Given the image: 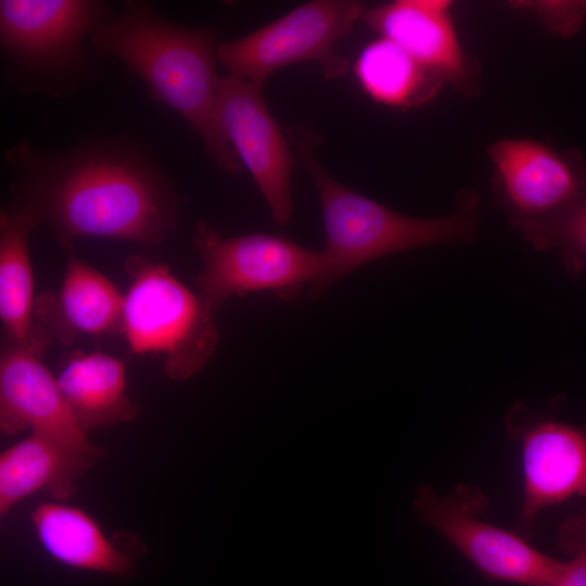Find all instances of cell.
Instances as JSON below:
<instances>
[{"label":"cell","instance_id":"ba28073f","mask_svg":"<svg viewBox=\"0 0 586 586\" xmlns=\"http://www.w3.org/2000/svg\"><path fill=\"white\" fill-rule=\"evenodd\" d=\"M489 500L477 487L459 484L449 495L421 485L413 509L489 581L551 586L562 563L532 547L527 539L479 519Z\"/></svg>","mask_w":586,"mask_h":586},{"label":"cell","instance_id":"d6986e66","mask_svg":"<svg viewBox=\"0 0 586 586\" xmlns=\"http://www.w3.org/2000/svg\"><path fill=\"white\" fill-rule=\"evenodd\" d=\"M353 72L373 101L398 109L426 104L444 82L400 46L383 37L361 49Z\"/></svg>","mask_w":586,"mask_h":586},{"label":"cell","instance_id":"9a60e30c","mask_svg":"<svg viewBox=\"0 0 586 586\" xmlns=\"http://www.w3.org/2000/svg\"><path fill=\"white\" fill-rule=\"evenodd\" d=\"M124 296L89 264L71 255L56 295L35 302V317L63 342L77 334L100 335L122 329Z\"/></svg>","mask_w":586,"mask_h":586},{"label":"cell","instance_id":"8992f818","mask_svg":"<svg viewBox=\"0 0 586 586\" xmlns=\"http://www.w3.org/2000/svg\"><path fill=\"white\" fill-rule=\"evenodd\" d=\"M193 242L203 262L198 277L200 294L215 311L229 297L250 293L269 292L283 301H294L323 272L321 252L280 235L226 238L206 221H200Z\"/></svg>","mask_w":586,"mask_h":586},{"label":"cell","instance_id":"2e32d148","mask_svg":"<svg viewBox=\"0 0 586 586\" xmlns=\"http://www.w3.org/2000/svg\"><path fill=\"white\" fill-rule=\"evenodd\" d=\"M40 225L24 209L0 213V318L12 345L40 354L49 340L35 321L31 232Z\"/></svg>","mask_w":586,"mask_h":586},{"label":"cell","instance_id":"7c38bea8","mask_svg":"<svg viewBox=\"0 0 586 586\" xmlns=\"http://www.w3.org/2000/svg\"><path fill=\"white\" fill-rule=\"evenodd\" d=\"M451 7L447 0H397L365 10L361 20L443 81L469 92L474 87V66L460 44Z\"/></svg>","mask_w":586,"mask_h":586},{"label":"cell","instance_id":"4fadbf2b","mask_svg":"<svg viewBox=\"0 0 586 586\" xmlns=\"http://www.w3.org/2000/svg\"><path fill=\"white\" fill-rule=\"evenodd\" d=\"M524 499L514 533L527 539L537 514L573 495H586V430L542 421L521 431Z\"/></svg>","mask_w":586,"mask_h":586},{"label":"cell","instance_id":"30bf717a","mask_svg":"<svg viewBox=\"0 0 586 586\" xmlns=\"http://www.w3.org/2000/svg\"><path fill=\"white\" fill-rule=\"evenodd\" d=\"M487 152L501 193L518 214L514 219L546 218L584 198L586 178L576 153L528 139L501 140Z\"/></svg>","mask_w":586,"mask_h":586},{"label":"cell","instance_id":"ac0fdd59","mask_svg":"<svg viewBox=\"0 0 586 586\" xmlns=\"http://www.w3.org/2000/svg\"><path fill=\"white\" fill-rule=\"evenodd\" d=\"M56 380L86 432L130 421L139 413L127 394L126 367L116 357L79 352L66 361Z\"/></svg>","mask_w":586,"mask_h":586},{"label":"cell","instance_id":"44dd1931","mask_svg":"<svg viewBox=\"0 0 586 586\" xmlns=\"http://www.w3.org/2000/svg\"><path fill=\"white\" fill-rule=\"evenodd\" d=\"M557 539L559 548L572 559L562 563L551 586H586V508L563 521Z\"/></svg>","mask_w":586,"mask_h":586},{"label":"cell","instance_id":"5bb4252c","mask_svg":"<svg viewBox=\"0 0 586 586\" xmlns=\"http://www.w3.org/2000/svg\"><path fill=\"white\" fill-rule=\"evenodd\" d=\"M99 458L31 432L0 456L1 517L42 489L49 491L54 501L67 502L76 494V481Z\"/></svg>","mask_w":586,"mask_h":586},{"label":"cell","instance_id":"5b68a950","mask_svg":"<svg viewBox=\"0 0 586 586\" xmlns=\"http://www.w3.org/2000/svg\"><path fill=\"white\" fill-rule=\"evenodd\" d=\"M133 280L124 296L122 331L136 354L164 358L170 380L201 371L215 354V310L163 264L132 258Z\"/></svg>","mask_w":586,"mask_h":586},{"label":"cell","instance_id":"8fae6325","mask_svg":"<svg viewBox=\"0 0 586 586\" xmlns=\"http://www.w3.org/2000/svg\"><path fill=\"white\" fill-rule=\"evenodd\" d=\"M0 429L4 434L31 429L84 453L103 454L89 441L39 355L12 344L0 359Z\"/></svg>","mask_w":586,"mask_h":586},{"label":"cell","instance_id":"3957f363","mask_svg":"<svg viewBox=\"0 0 586 586\" xmlns=\"http://www.w3.org/2000/svg\"><path fill=\"white\" fill-rule=\"evenodd\" d=\"M294 142L318 191L326 233L321 252L323 272L310 288L313 297H319L337 280L374 259L440 243L468 241L473 237L477 224L475 195L461 198L450 216H407L333 179L317 162L309 135L302 132Z\"/></svg>","mask_w":586,"mask_h":586},{"label":"cell","instance_id":"7402d4cb","mask_svg":"<svg viewBox=\"0 0 586 586\" xmlns=\"http://www.w3.org/2000/svg\"><path fill=\"white\" fill-rule=\"evenodd\" d=\"M521 7L533 9L546 27L559 36L568 37L576 33L586 16V1H538L519 2Z\"/></svg>","mask_w":586,"mask_h":586},{"label":"cell","instance_id":"ffe728a7","mask_svg":"<svg viewBox=\"0 0 586 586\" xmlns=\"http://www.w3.org/2000/svg\"><path fill=\"white\" fill-rule=\"evenodd\" d=\"M513 222L535 247L560 249L571 268L586 257V198L549 217Z\"/></svg>","mask_w":586,"mask_h":586},{"label":"cell","instance_id":"e0dca14e","mask_svg":"<svg viewBox=\"0 0 586 586\" xmlns=\"http://www.w3.org/2000/svg\"><path fill=\"white\" fill-rule=\"evenodd\" d=\"M31 524L41 547L60 564L122 577L135 571L132 558L81 508L63 501L43 502L34 509Z\"/></svg>","mask_w":586,"mask_h":586},{"label":"cell","instance_id":"277c9868","mask_svg":"<svg viewBox=\"0 0 586 586\" xmlns=\"http://www.w3.org/2000/svg\"><path fill=\"white\" fill-rule=\"evenodd\" d=\"M113 15L100 0H1L4 80L26 94H73L98 75L90 35Z\"/></svg>","mask_w":586,"mask_h":586},{"label":"cell","instance_id":"7a4b0ae2","mask_svg":"<svg viewBox=\"0 0 586 586\" xmlns=\"http://www.w3.org/2000/svg\"><path fill=\"white\" fill-rule=\"evenodd\" d=\"M218 43L215 29L174 24L141 0L127 1L123 13L90 35L99 55L126 64L145 82L153 101L189 123L218 168L233 175L243 165L218 119Z\"/></svg>","mask_w":586,"mask_h":586},{"label":"cell","instance_id":"9c48e42d","mask_svg":"<svg viewBox=\"0 0 586 586\" xmlns=\"http://www.w3.org/2000/svg\"><path fill=\"white\" fill-rule=\"evenodd\" d=\"M217 114L225 135L251 173L273 219L284 227L293 212L294 158L263 97V86L230 74L220 77Z\"/></svg>","mask_w":586,"mask_h":586},{"label":"cell","instance_id":"6da1fadb","mask_svg":"<svg viewBox=\"0 0 586 586\" xmlns=\"http://www.w3.org/2000/svg\"><path fill=\"white\" fill-rule=\"evenodd\" d=\"M4 162L14 177L12 207L49 224L66 249L84 237L156 245L179 222L177 186L133 136L90 137L65 150L22 140Z\"/></svg>","mask_w":586,"mask_h":586},{"label":"cell","instance_id":"52a82bcc","mask_svg":"<svg viewBox=\"0 0 586 586\" xmlns=\"http://www.w3.org/2000/svg\"><path fill=\"white\" fill-rule=\"evenodd\" d=\"M365 4L355 0H315L243 37L219 41L218 61L230 75L264 86L279 68L298 62L319 63L327 77L347 71L335 44L362 17Z\"/></svg>","mask_w":586,"mask_h":586}]
</instances>
